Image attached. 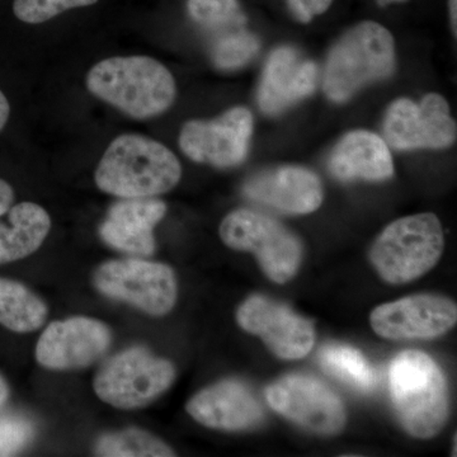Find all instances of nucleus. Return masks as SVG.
I'll use <instances>...</instances> for the list:
<instances>
[{"mask_svg": "<svg viewBox=\"0 0 457 457\" xmlns=\"http://www.w3.org/2000/svg\"><path fill=\"white\" fill-rule=\"evenodd\" d=\"M243 194L276 212L303 215L323 203V186L314 171L296 165L262 170L246 180Z\"/></svg>", "mask_w": 457, "mask_h": 457, "instance_id": "obj_15", "label": "nucleus"}, {"mask_svg": "<svg viewBox=\"0 0 457 457\" xmlns=\"http://www.w3.org/2000/svg\"><path fill=\"white\" fill-rule=\"evenodd\" d=\"M237 320L245 332L263 339L279 359H303L314 345L312 321L260 295L248 297L239 306Z\"/></svg>", "mask_w": 457, "mask_h": 457, "instance_id": "obj_13", "label": "nucleus"}, {"mask_svg": "<svg viewBox=\"0 0 457 457\" xmlns=\"http://www.w3.org/2000/svg\"><path fill=\"white\" fill-rule=\"evenodd\" d=\"M0 221V264L35 253L49 236L51 218L40 204L21 203Z\"/></svg>", "mask_w": 457, "mask_h": 457, "instance_id": "obj_20", "label": "nucleus"}, {"mask_svg": "<svg viewBox=\"0 0 457 457\" xmlns=\"http://www.w3.org/2000/svg\"><path fill=\"white\" fill-rule=\"evenodd\" d=\"M321 368L343 383L361 392H370L376 384L374 369L361 352L348 345H327L319 353Z\"/></svg>", "mask_w": 457, "mask_h": 457, "instance_id": "obj_23", "label": "nucleus"}, {"mask_svg": "<svg viewBox=\"0 0 457 457\" xmlns=\"http://www.w3.org/2000/svg\"><path fill=\"white\" fill-rule=\"evenodd\" d=\"M95 455L104 457H170L174 451L152 433L131 427L101 436L95 445Z\"/></svg>", "mask_w": 457, "mask_h": 457, "instance_id": "obj_22", "label": "nucleus"}, {"mask_svg": "<svg viewBox=\"0 0 457 457\" xmlns=\"http://www.w3.org/2000/svg\"><path fill=\"white\" fill-rule=\"evenodd\" d=\"M442 225L433 213L392 222L375 240L370 260L389 284L414 281L436 266L444 252Z\"/></svg>", "mask_w": 457, "mask_h": 457, "instance_id": "obj_5", "label": "nucleus"}, {"mask_svg": "<svg viewBox=\"0 0 457 457\" xmlns=\"http://www.w3.org/2000/svg\"><path fill=\"white\" fill-rule=\"evenodd\" d=\"M219 231L231 249L253 253L272 281L285 284L296 275L302 263V243L276 219L239 209L228 213Z\"/></svg>", "mask_w": 457, "mask_h": 457, "instance_id": "obj_6", "label": "nucleus"}, {"mask_svg": "<svg viewBox=\"0 0 457 457\" xmlns=\"http://www.w3.org/2000/svg\"><path fill=\"white\" fill-rule=\"evenodd\" d=\"M378 5L381 7H386V5L395 4V3H404L408 2V0H376Z\"/></svg>", "mask_w": 457, "mask_h": 457, "instance_id": "obj_33", "label": "nucleus"}, {"mask_svg": "<svg viewBox=\"0 0 457 457\" xmlns=\"http://www.w3.org/2000/svg\"><path fill=\"white\" fill-rule=\"evenodd\" d=\"M457 321L456 303L437 295H414L378 306L370 317L386 339H427L445 335Z\"/></svg>", "mask_w": 457, "mask_h": 457, "instance_id": "obj_14", "label": "nucleus"}, {"mask_svg": "<svg viewBox=\"0 0 457 457\" xmlns=\"http://www.w3.org/2000/svg\"><path fill=\"white\" fill-rule=\"evenodd\" d=\"M9 398V386L5 378L0 375V408L7 403Z\"/></svg>", "mask_w": 457, "mask_h": 457, "instance_id": "obj_32", "label": "nucleus"}, {"mask_svg": "<svg viewBox=\"0 0 457 457\" xmlns=\"http://www.w3.org/2000/svg\"><path fill=\"white\" fill-rule=\"evenodd\" d=\"M451 27H453V35L457 32V0H449Z\"/></svg>", "mask_w": 457, "mask_h": 457, "instance_id": "obj_31", "label": "nucleus"}, {"mask_svg": "<svg viewBox=\"0 0 457 457\" xmlns=\"http://www.w3.org/2000/svg\"><path fill=\"white\" fill-rule=\"evenodd\" d=\"M328 168L337 179L380 180L394 174L389 145L378 134L366 130L348 132L333 149Z\"/></svg>", "mask_w": 457, "mask_h": 457, "instance_id": "obj_19", "label": "nucleus"}, {"mask_svg": "<svg viewBox=\"0 0 457 457\" xmlns=\"http://www.w3.org/2000/svg\"><path fill=\"white\" fill-rule=\"evenodd\" d=\"M389 387L396 417L409 435L431 438L446 425L449 385L428 354L420 351L399 353L390 365Z\"/></svg>", "mask_w": 457, "mask_h": 457, "instance_id": "obj_3", "label": "nucleus"}, {"mask_svg": "<svg viewBox=\"0 0 457 457\" xmlns=\"http://www.w3.org/2000/svg\"><path fill=\"white\" fill-rule=\"evenodd\" d=\"M209 55L212 64L220 71H237L257 56L261 41L245 27L228 29L209 36Z\"/></svg>", "mask_w": 457, "mask_h": 457, "instance_id": "obj_24", "label": "nucleus"}, {"mask_svg": "<svg viewBox=\"0 0 457 457\" xmlns=\"http://www.w3.org/2000/svg\"><path fill=\"white\" fill-rule=\"evenodd\" d=\"M182 167L164 144L141 137L120 135L99 162L95 180L102 192L121 198L154 197L179 185Z\"/></svg>", "mask_w": 457, "mask_h": 457, "instance_id": "obj_2", "label": "nucleus"}, {"mask_svg": "<svg viewBox=\"0 0 457 457\" xmlns=\"http://www.w3.org/2000/svg\"><path fill=\"white\" fill-rule=\"evenodd\" d=\"M333 0H287L291 14L299 22L309 23L314 17L326 13Z\"/></svg>", "mask_w": 457, "mask_h": 457, "instance_id": "obj_28", "label": "nucleus"}, {"mask_svg": "<svg viewBox=\"0 0 457 457\" xmlns=\"http://www.w3.org/2000/svg\"><path fill=\"white\" fill-rule=\"evenodd\" d=\"M14 201V191L9 183L0 179V216L7 213Z\"/></svg>", "mask_w": 457, "mask_h": 457, "instance_id": "obj_29", "label": "nucleus"}, {"mask_svg": "<svg viewBox=\"0 0 457 457\" xmlns=\"http://www.w3.org/2000/svg\"><path fill=\"white\" fill-rule=\"evenodd\" d=\"M266 398L281 416L318 435H336L345 425L342 400L317 378L285 376L267 387Z\"/></svg>", "mask_w": 457, "mask_h": 457, "instance_id": "obj_11", "label": "nucleus"}, {"mask_svg": "<svg viewBox=\"0 0 457 457\" xmlns=\"http://www.w3.org/2000/svg\"><path fill=\"white\" fill-rule=\"evenodd\" d=\"M87 88L135 120H149L167 112L177 97L173 75L153 57L114 56L88 71Z\"/></svg>", "mask_w": 457, "mask_h": 457, "instance_id": "obj_1", "label": "nucleus"}, {"mask_svg": "<svg viewBox=\"0 0 457 457\" xmlns=\"http://www.w3.org/2000/svg\"><path fill=\"white\" fill-rule=\"evenodd\" d=\"M47 306L27 286L0 278V324L16 333H31L42 327Z\"/></svg>", "mask_w": 457, "mask_h": 457, "instance_id": "obj_21", "label": "nucleus"}, {"mask_svg": "<svg viewBox=\"0 0 457 457\" xmlns=\"http://www.w3.org/2000/svg\"><path fill=\"white\" fill-rule=\"evenodd\" d=\"M318 66L290 46L273 51L264 66L257 101L262 112L278 114L314 93Z\"/></svg>", "mask_w": 457, "mask_h": 457, "instance_id": "obj_16", "label": "nucleus"}, {"mask_svg": "<svg viewBox=\"0 0 457 457\" xmlns=\"http://www.w3.org/2000/svg\"><path fill=\"white\" fill-rule=\"evenodd\" d=\"M167 212V204L156 198H123L111 206L99 227L107 245L134 255L155 251L154 228Z\"/></svg>", "mask_w": 457, "mask_h": 457, "instance_id": "obj_18", "label": "nucleus"}, {"mask_svg": "<svg viewBox=\"0 0 457 457\" xmlns=\"http://www.w3.org/2000/svg\"><path fill=\"white\" fill-rule=\"evenodd\" d=\"M176 369L144 347H132L107 361L93 387L102 402L123 411L145 407L170 389Z\"/></svg>", "mask_w": 457, "mask_h": 457, "instance_id": "obj_7", "label": "nucleus"}, {"mask_svg": "<svg viewBox=\"0 0 457 457\" xmlns=\"http://www.w3.org/2000/svg\"><path fill=\"white\" fill-rule=\"evenodd\" d=\"M93 284L104 296L130 303L153 317L168 314L179 295L170 266L135 258L101 264L93 275Z\"/></svg>", "mask_w": 457, "mask_h": 457, "instance_id": "obj_8", "label": "nucleus"}, {"mask_svg": "<svg viewBox=\"0 0 457 457\" xmlns=\"http://www.w3.org/2000/svg\"><path fill=\"white\" fill-rule=\"evenodd\" d=\"M9 114H11V106H9V102L4 93L0 90V131L7 125Z\"/></svg>", "mask_w": 457, "mask_h": 457, "instance_id": "obj_30", "label": "nucleus"}, {"mask_svg": "<svg viewBox=\"0 0 457 457\" xmlns=\"http://www.w3.org/2000/svg\"><path fill=\"white\" fill-rule=\"evenodd\" d=\"M112 343V332L98 319L73 317L53 321L36 345V360L49 370H75L101 359Z\"/></svg>", "mask_w": 457, "mask_h": 457, "instance_id": "obj_12", "label": "nucleus"}, {"mask_svg": "<svg viewBox=\"0 0 457 457\" xmlns=\"http://www.w3.org/2000/svg\"><path fill=\"white\" fill-rule=\"evenodd\" d=\"M395 69V44L389 29L366 21L345 33L327 57L324 93L345 104L370 84L386 79Z\"/></svg>", "mask_w": 457, "mask_h": 457, "instance_id": "obj_4", "label": "nucleus"}, {"mask_svg": "<svg viewBox=\"0 0 457 457\" xmlns=\"http://www.w3.org/2000/svg\"><path fill=\"white\" fill-rule=\"evenodd\" d=\"M456 130L449 104L437 93L420 102L396 99L385 113L384 140L396 150L446 149L455 143Z\"/></svg>", "mask_w": 457, "mask_h": 457, "instance_id": "obj_9", "label": "nucleus"}, {"mask_svg": "<svg viewBox=\"0 0 457 457\" xmlns=\"http://www.w3.org/2000/svg\"><path fill=\"white\" fill-rule=\"evenodd\" d=\"M189 416L200 425L221 431H245L264 420V411L245 384L225 380L196 394L187 404Z\"/></svg>", "mask_w": 457, "mask_h": 457, "instance_id": "obj_17", "label": "nucleus"}, {"mask_svg": "<svg viewBox=\"0 0 457 457\" xmlns=\"http://www.w3.org/2000/svg\"><path fill=\"white\" fill-rule=\"evenodd\" d=\"M98 0H14V16L29 25H40L71 9L89 7Z\"/></svg>", "mask_w": 457, "mask_h": 457, "instance_id": "obj_26", "label": "nucleus"}, {"mask_svg": "<svg viewBox=\"0 0 457 457\" xmlns=\"http://www.w3.org/2000/svg\"><path fill=\"white\" fill-rule=\"evenodd\" d=\"M35 425L21 413H0V456H13L35 436Z\"/></svg>", "mask_w": 457, "mask_h": 457, "instance_id": "obj_27", "label": "nucleus"}, {"mask_svg": "<svg viewBox=\"0 0 457 457\" xmlns=\"http://www.w3.org/2000/svg\"><path fill=\"white\" fill-rule=\"evenodd\" d=\"M253 116L245 107H234L213 120H192L179 134L180 150L197 163L216 168L237 167L248 155Z\"/></svg>", "mask_w": 457, "mask_h": 457, "instance_id": "obj_10", "label": "nucleus"}, {"mask_svg": "<svg viewBox=\"0 0 457 457\" xmlns=\"http://www.w3.org/2000/svg\"><path fill=\"white\" fill-rule=\"evenodd\" d=\"M187 12L207 36L246 25L239 0H187Z\"/></svg>", "mask_w": 457, "mask_h": 457, "instance_id": "obj_25", "label": "nucleus"}]
</instances>
